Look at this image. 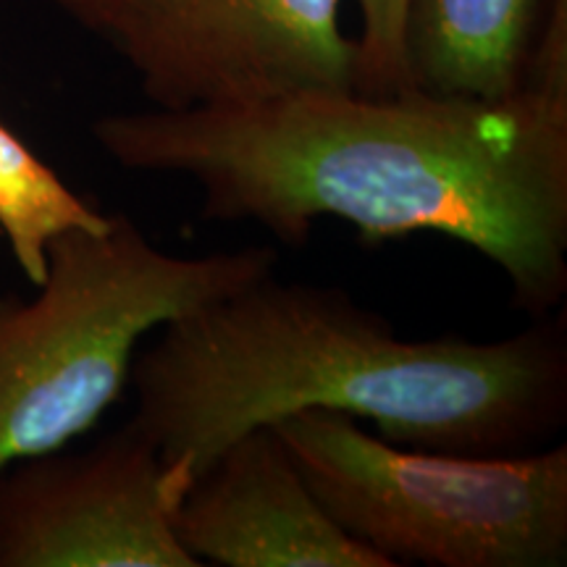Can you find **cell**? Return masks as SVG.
Instances as JSON below:
<instances>
[{
  "mask_svg": "<svg viewBox=\"0 0 567 567\" xmlns=\"http://www.w3.org/2000/svg\"><path fill=\"white\" fill-rule=\"evenodd\" d=\"M172 513L158 452L126 423L0 471V567H203Z\"/></svg>",
  "mask_w": 567,
  "mask_h": 567,
  "instance_id": "8992f818",
  "label": "cell"
},
{
  "mask_svg": "<svg viewBox=\"0 0 567 567\" xmlns=\"http://www.w3.org/2000/svg\"><path fill=\"white\" fill-rule=\"evenodd\" d=\"M276 264L274 247L166 252L124 213L59 234L38 295L0 297V471L87 434L130 384L142 339Z\"/></svg>",
  "mask_w": 567,
  "mask_h": 567,
  "instance_id": "3957f363",
  "label": "cell"
},
{
  "mask_svg": "<svg viewBox=\"0 0 567 567\" xmlns=\"http://www.w3.org/2000/svg\"><path fill=\"white\" fill-rule=\"evenodd\" d=\"M410 0H358L360 34L354 90L368 95L410 87L405 61V21Z\"/></svg>",
  "mask_w": 567,
  "mask_h": 567,
  "instance_id": "30bf717a",
  "label": "cell"
},
{
  "mask_svg": "<svg viewBox=\"0 0 567 567\" xmlns=\"http://www.w3.org/2000/svg\"><path fill=\"white\" fill-rule=\"evenodd\" d=\"M92 137L130 172L179 174L203 218L255 224L305 247L318 218L365 245L436 231L505 274L542 318L567 292V17L551 13L505 101L305 90L271 101L97 118Z\"/></svg>",
  "mask_w": 567,
  "mask_h": 567,
  "instance_id": "6da1fadb",
  "label": "cell"
},
{
  "mask_svg": "<svg viewBox=\"0 0 567 567\" xmlns=\"http://www.w3.org/2000/svg\"><path fill=\"white\" fill-rule=\"evenodd\" d=\"M109 213L69 187L53 166L0 122V234L32 287L48 274V247L71 229H103Z\"/></svg>",
  "mask_w": 567,
  "mask_h": 567,
  "instance_id": "9c48e42d",
  "label": "cell"
},
{
  "mask_svg": "<svg viewBox=\"0 0 567 567\" xmlns=\"http://www.w3.org/2000/svg\"><path fill=\"white\" fill-rule=\"evenodd\" d=\"M126 386L176 507L234 439L305 410L413 450H536L567 421V326L559 313L488 342L402 339L344 289L271 274L161 326Z\"/></svg>",
  "mask_w": 567,
  "mask_h": 567,
  "instance_id": "7a4b0ae2",
  "label": "cell"
},
{
  "mask_svg": "<svg viewBox=\"0 0 567 567\" xmlns=\"http://www.w3.org/2000/svg\"><path fill=\"white\" fill-rule=\"evenodd\" d=\"M271 429L326 513L392 567L567 563L565 444L515 455L413 450L326 410Z\"/></svg>",
  "mask_w": 567,
  "mask_h": 567,
  "instance_id": "277c9868",
  "label": "cell"
},
{
  "mask_svg": "<svg viewBox=\"0 0 567 567\" xmlns=\"http://www.w3.org/2000/svg\"><path fill=\"white\" fill-rule=\"evenodd\" d=\"M200 565L392 567L326 513L271 425L234 439L172 513Z\"/></svg>",
  "mask_w": 567,
  "mask_h": 567,
  "instance_id": "52a82bcc",
  "label": "cell"
},
{
  "mask_svg": "<svg viewBox=\"0 0 567 567\" xmlns=\"http://www.w3.org/2000/svg\"><path fill=\"white\" fill-rule=\"evenodd\" d=\"M140 76L153 109L354 90L342 0H53Z\"/></svg>",
  "mask_w": 567,
  "mask_h": 567,
  "instance_id": "5b68a950",
  "label": "cell"
},
{
  "mask_svg": "<svg viewBox=\"0 0 567 567\" xmlns=\"http://www.w3.org/2000/svg\"><path fill=\"white\" fill-rule=\"evenodd\" d=\"M551 0H410V87L467 101H505L523 84Z\"/></svg>",
  "mask_w": 567,
  "mask_h": 567,
  "instance_id": "ba28073f",
  "label": "cell"
}]
</instances>
